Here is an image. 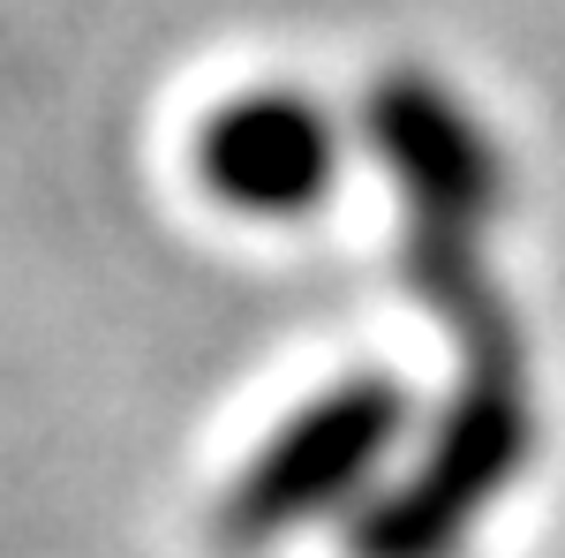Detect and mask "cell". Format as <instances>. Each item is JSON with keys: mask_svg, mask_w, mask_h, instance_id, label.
<instances>
[{"mask_svg": "<svg viewBox=\"0 0 565 558\" xmlns=\"http://www.w3.org/2000/svg\"><path fill=\"white\" fill-rule=\"evenodd\" d=\"M527 386L513 362H468V392L437 423L430 461L354 520V558H452L476 514L527 461Z\"/></svg>", "mask_w": 565, "mask_h": 558, "instance_id": "1", "label": "cell"}, {"mask_svg": "<svg viewBox=\"0 0 565 558\" xmlns=\"http://www.w3.org/2000/svg\"><path fill=\"white\" fill-rule=\"evenodd\" d=\"M399 430H407V392L392 378H348V386L317 392L302 415L242 468V483L226 491V506L212 520V536L226 551H257L271 536L348 506L354 491L377 475V461L392 453Z\"/></svg>", "mask_w": 565, "mask_h": 558, "instance_id": "2", "label": "cell"}, {"mask_svg": "<svg viewBox=\"0 0 565 558\" xmlns=\"http://www.w3.org/2000/svg\"><path fill=\"white\" fill-rule=\"evenodd\" d=\"M340 173V136L302 91H242L196 129V181L249 219L309 212Z\"/></svg>", "mask_w": 565, "mask_h": 558, "instance_id": "3", "label": "cell"}, {"mask_svg": "<svg viewBox=\"0 0 565 558\" xmlns=\"http://www.w3.org/2000/svg\"><path fill=\"white\" fill-rule=\"evenodd\" d=\"M370 144L392 167V181L407 189L415 219L445 227V234H476L505 189L476 114L452 91H437L430 76H385L370 91Z\"/></svg>", "mask_w": 565, "mask_h": 558, "instance_id": "4", "label": "cell"}]
</instances>
